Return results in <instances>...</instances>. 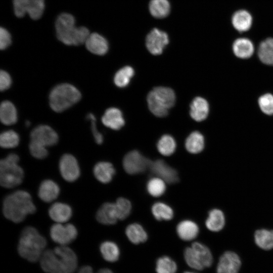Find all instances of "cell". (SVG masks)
Instances as JSON below:
<instances>
[{"label": "cell", "instance_id": "obj_1", "mask_svg": "<svg viewBox=\"0 0 273 273\" xmlns=\"http://www.w3.org/2000/svg\"><path fill=\"white\" fill-rule=\"evenodd\" d=\"M39 260L41 268L47 273H74L78 264L74 251L63 245L44 250Z\"/></svg>", "mask_w": 273, "mask_h": 273}, {"label": "cell", "instance_id": "obj_2", "mask_svg": "<svg viewBox=\"0 0 273 273\" xmlns=\"http://www.w3.org/2000/svg\"><path fill=\"white\" fill-rule=\"evenodd\" d=\"M2 210L7 219L15 223H20L28 215L34 213L36 208L28 192L18 190L5 198Z\"/></svg>", "mask_w": 273, "mask_h": 273}, {"label": "cell", "instance_id": "obj_3", "mask_svg": "<svg viewBox=\"0 0 273 273\" xmlns=\"http://www.w3.org/2000/svg\"><path fill=\"white\" fill-rule=\"evenodd\" d=\"M55 29L59 40L68 46L85 43L90 34L87 28L76 27L74 17L66 13L58 16L55 22Z\"/></svg>", "mask_w": 273, "mask_h": 273}, {"label": "cell", "instance_id": "obj_4", "mask_svg": "<svg viewBox=\"0 0 273 273\" xmlns=\"http://www.w3.org/2000/svg\"><path fill=\"white\" fill-rule=\"evenodd\" d=\"M46 238L33 226H27L22 231L18 245V252L23 258L34 262L40 260L47 246Z\"/></svg>", "mask_w": 273, "mask_h": 273}, {"label": "cell", "instance_id": "obj_5", "mask_svg": "<svg viewBox=\"0 0 273 273\" xmlns=\"http://www.w3.org/2000/svg\"><path fill=\"white\" fill-rule=\"evenodd\" d=\"M81 97L80 92L74 86L69 83H61L51 91L50 105L54 111L61 112L77 103Z\"/></svg>", "mask_w": 273, "mask_h": 273}, {"label": "cell", "instance_id": "obj_6", "mask_svg": "<svg viewBox=\"0 0 273 273\" xmlns=\"http://www.w3.org/2000/svg\"><path fill=\"white\" fill-rule=\"evenodd\" d=\"M19 157L11 153L0 161V184L7 189L13 188L23 181L24 173L18 164Z\"/></svg>", "mask_w": 273, "mask_h": 273}, {"label": "cell", "instance_id": "obj_7", "mask_svg": "<svg viewBox=\"0 0 273 273\" xmlns=\"http://www.w3.org/2000/svg\"><path fill=\"white\" fill-rule=\"evenodd\" d=\"M175 96L173 90L166 87L153 88L148 95L147 102L151 112L159 117L166 116L174 104Z\"/></svg>", "mask_w": 273, "mask_h": 273}, {"label": "cell", "instance_id": "obj_8", "mask_svg": "<svg viewBox=\"0 0 273 273\" xmlns=\"http://www.w3.org/2000/svg\"><path fill=\"white\" fill-rule=\"evenodd\" d=\"M14 12L19 18L28 14L33 20L39 19L44 10V0H13Z\"/></svg>", "mask_w": 273, "mask_h": 273}, {"label": "cell", "instance_id": "obj_9", "mask_svg": "<svg viewBox=\"0 0 273 273\" xmlns=\"http://www.w3.org/2000/svg\"><path fill=\"white\" fill-rule=\"evenodd\" d=\"M152 161L139 151H131L125 155L123 159V167L130 174H135L149 169Z\"/></svg>", "mask_w": 273, "mask_h": 273}, {"label": "cell", "instance_id": "obj_10", "mask_svg": "<svg viewBox=\"0 0 273 273\" xmlns=\"http://www.w3.org/2000/svg\"><path fill=\"white\" fill-rule=\"evenodd\" d=\"M50 234L54 242L66 246L77 238L78 232L76 227L71 223H56L51 227Z\"/></svg>", "mask_w": 273, "mask_h": 273}, {"label": "cell", "instance_id": "obj_11", "mask_svg": "<svg viewBox=\"0 0 273 273\" xmlns=\"http://www.w3.org/2000/svg\"><path fill=\"white\" fill-rule=\"evenodd\" d=\"M59 168L61 175L67 181H75L80 176V170L77 160L70 154H65L62 156Z\"/></svg>", "mask_w": 273, "mask_h": 273}, {"label": "cell", "instance_id": "obj_12", "mask_svg": "<svg viewBox=\"0 0 273 273\" xmlns=\"http://www.w3.org/2000/svg\"><path fill=\"white\" fill-rule=\"evenodd\" d=\"M168 42L167 33L157 28L152 29L146 39V47L150 53L154 55L162 54Z\"/></svg>", "mask_w": 273, "mask_h": 273}, {"label": "cell", "instance_id": "obj_13", "mask_svg": "<svg viewBox=\"0 0 273 273\" xmlns=\"http://www.w3.org/2000/svg\"><path fill=\"white\" fill-rule=\"evenodd\" d=\"M30 139L47 147L55 145L58 142L59 137L57 132L50 126L40 125L32 130Z\"/></svg>", "mask_w": 273, "mask_h": 273}, {"label": "cell", "instance_id": "obj_14", "mask_svg": "<svg viewBox=\"0 0 273 273\" xmlns=\"http://www.w3.org/2000/svg\"><path fill=\"white\" fill-rule=\"evenodd\" d=\"M241 261L237 254L228 251L220 257L216 267V273H238Z\"/></svg>", "mask_w": 273, "mask_h": 273}, {"label": "cell", "instance_id": "obj_15", "mask_svg": "<svg viewBox=\"0 0 273 273\" xmlns=\"http://www.w3.org/2000/svg\"><path fill=\"white\" fill-rule=\"evenodd\" d=\"M151 172L168 184H174L178 181L177 172L162 160L152 161L150 167Z\"/></svg>", "mask_w": 273, "mask_h": 273}, {"label": "cell", "instance_id": "obj_16", "mask_svg": "<svg viewBox=\"0 0 273 273\" xmlns=\"http://www.w3.org/2000/svg\"><path fill=\"white\" fill-rule=\"evenodd\" d=\"M231 23L234 29L238 32H247L252 27L253 18L249 11L241 9L235 11L232 14Z\"/></svg>", "mask_w": 273, "mask_h": 273}, {"label": "cell", "instance_id": "obj_17", "mask_svg": "<svg viewBox=\"0 0 273 273\" xmlns=\"http://www.w3.org/2000/svg\"><path fill=\"white\" fill-rule=\"evenodd\" d=\"M96 217L99 222L103 224L116 223L118 218L115 204L111 202L103 204L98 210Z\"/></svg>", "mask_w": 273, "mask_h": 273}, {"label": "cell", "instance_id": "obj_18", "mask_svg": "<svg viewBox=\"0 0 273 273\" xmlns=\"http://www.w3.org/2000/svg\"><path fill=\"white\" fill-rule=\"evenodd\" d=\"M50 218L56 223H63L68 221L72 215L71 207L67 204L56 202L49 209Z\"/></svg>", "mask_w": 273, "mask_h": 273}, {"label": "cell", "instance_id": "obj_19", "mask_svg": "<svg viewBox=\"0 0 273 273\" xmlns=\"http://www.w3.org/2000/svg\"><path fill=\"white\" fill-rule=\"evenodd\" d=\"M85 44L86 49L92 53L97 55H104L109 49L108 42L106 39L97 33L89 34Z\"/></svg>", "mask_w": 273, "mask_h": 273}, {"label": "cell", "instance_id": "obj_20", "mask_svg": "<svg viewBox=\"0 0 273 273\" xmlns=\"http://www.w3.org/2000/svg\"><path fill=\"white\" fill-rule=\"evenodd\" d=\"M60 189L58 185L51 179H45L40 184L38 196L42 201L49 203L58 197Z\"/></svg>", "mask_w": 273, "mask_h": 273}, {"label": "cell", "instance_id": "obj_21", "mask_svg": "<svg viewBox=\"0 0 273 273\" xmlns=\"http://www.w3.org/2000/svg\"><path fill=\"white\" fill-rule=\"evenodd\" d=\"M232 50L237 57L246 59L253 55L254 46L250 39L247 37H239L233 41Z\"/></svg>", "mask_w": 273, "mask_h": 273}, {"label": "cell", "instance_id": "obj_22", "mask_svg": "<svg viewBox=\"0 0 273 273\" xmlns=\"http://www.w3.org/2000/svg\"><path fill=\"white\" fill-rule=\"evenodd\" d=\"M102 121L105 126L114 130L120 129L125 124L121 111L113 107L106 110Z\"/></svg>", "mask_w": 273, "mask_h": 273}, {"label": "cell", "instance_id": "obj_23", "mask_svg": "<svg viewBox=\"0 0 273 273\" xmlns=\"http://www.w3.org/2000/svg\"><path fill=\"white\" fill-rule=\"evenodd\" d=\"M93 173L96 178L100 183H110L114 174L115 169L113 165L109 162L101 161L96 164L93 168Z\"/></svg>", "mask_w": 273, "mask_h": 273}, {"label": "cell", "instance_id": "obj_24", "mask_svg": "<svg viewBox=\"0 0 273 273\" xmlns=\"http://www.w3.org/2000/svg\"><path fill=\"white\" fill-rule=\"evenodd\" d=\"M209 104L204 98L196 97L190 105V114L191 117L196 121L205 120L209 113Z\"/></svg>", "mask_w": 273, "mask_h": 273}, {"label": "cell", "instance_id": "obj_25", "mask_svg": "<svg viewBox=\"0 0 273 273\" xmlns=\"http://www.w3.org/2000/svg\"><path fill=\"white\" fill-rule=\"evenodd\" d=\"M176 232L178 237L181 240L191 241L198 236L199 227L195 222L191 220H185L178 224Z\"/></svg>", "mask_w": 273, "mask_h": 273}, {"label": "cell", "instance_id": "obj_26", "mask_svg": "<svg viewBox=\"0 0 273 273\" xmlns=\"http://www.w3.org/2000/svg\"><path fill=\"white\" fill-rule=\"evenodd\" d=\"M225 223V216L221 210L213 209L209 212L205 225L209 231L214 232H219L222 230Z\"/></svg>", "mask_w": 273, "mask_h": 273}, {"label": "cell", "instance_id": "obj_27", "mask_svg": "<svg viewBox=\"0 0 273 273\" xmlns=\"http://www.w3.org/2000/svg\"><path fill=\"white\" fill-rule=\"evenodd\" d=\"M257 55L262 63L273 66V37H267L260 42Z\"/></svg>", "mask_w": 273, "mask_h": 273}, {"label": "cell", "instance_id": "obj_28", "mask_svg": "<svg viewBox=\"0 0 273 273\" xmlns=\"http://www.w3.org/2000/svg\"><path fill=\"white\" fill-rule=\"evenodd\" d=\"M0 119L5 125L15 124L17 121V113L13 104L9 101H3L0 106Z\"/></svg>", "mask_w": 273, "mask_h": 273}, {"label": "cell", "instance_id": "obj_29", "mask_svg": "<svg viewBox=\"0 0 273 273\" xmlns=\"http://www.w3.org/2000/svg\"><path fill=\"white\" fill-rule=\"evenodd\" d=\"M254 241L258 247L265 250L273 248V230L265 229L257 230L254 233Z\"/></svg>", "mask_w": 273, "mask_h": 273}, {"label": "cell", "instance_id": "obj_30", "mask_svg": "<svg viewBox=\"0 0 273 273\" xmlns=\"http://www.w3.org/2000/svg\"><path fill=\"white\" fill-rule=\"evenodd\" d=\"M125 233L128 240L133 244H139L145 242L148 239V235L143 226L134 223L127 226Z\"/></svg>", "mask_w": 273, "mask_h": 273}, {"label": "cell", "instance_id": "obj_31", "mask_svg": "<svg viewBox=\"0 0 273 273\" xmlns=\"http://www.w3.org/2000/svg\"><path fill=\"white\" fill-rule=\"evenodd\" d=\"M191 247L204 268L209 267L212 265V255L206 246L199 242H194L192 244Z\"/></svg>", "mask_w": 273, "mask_h": 273}, {"label": "cell", "instance_id": "obj_32", "mask_svg": "<svg viewBox=\"0 0 273 273\" xmlns=\"http://www.w3.org/2000/svg\"><path fill=\"white\" fill-rule=\"evenodd\" d=\"M187 150L192 154L201 152L204 147V138L198 131L192 132L187 138L185 142Z\"/></svg>", "mask_w": 273, "mask_h": 273}, {"label": "cell", "instance_id": "obj_33", "mask_svg": "<svg viewBox=\"0 0 273 273\" xmlns=\"http://www.w3.org/2000/svg\"><path fill=\"white\" fill-rule=\"evenodd\" d=\"M149 8L151 14L159 19L167 17L170 11V5L168 0H151Z\"/></svg>", "mask_w": 273, "mask_h": 273}, {"label": "cell", "instance_id": "obj_34", "mask_svg": "<svg viewBox=\"0 0 273 273\" xmlns=\"http://www.w3.org/2000/svg\"><path fill=\"white\" fill-rule=\"evenodd\" d=\"M100 251L103 258L110 262L116 261L120 255L118 246L112 241H107L101 243Z\"/></svg>", "mask_w": 273, "mask_h": 273}, {"label": "cell", "instance_id": "obj_35", "mask_svg": "<svg viewBox=\"0 0 273 273\" xmlns=\"http://www.w3.org/2000/svg\"><path fill=\"white\" fill-rule=\"evenodd\" d=\"M152 212L155 218L158 220H169L173 216L172 208L162 202H157L152 207Z\"/></svg>", "mask_w": 273, "mask_h": 273}, {"label": "cell", "instance_id": "obj_36", "mask_svg": "<svg viewBox=\"0 0 273 273\" xmlns=\"http://www.w3.org/2000/svg\"><path fill=\"white\" fill-rule=\"evenodd\" d=\"M157 147L161 154L168 156L174 152L176 149V143L171 135L165 134L158 141Z\"/></svg>", "mask_w": 273, "mask_h": 273}, {"label": "cell", "instance_id": "obj_37", "mask_svg": "<svg viewBox=\"0 0 273 273\" xmlns=\"http://www.w3.org/2000/svg\"><path fill=\"white\" fill-rule=\"evenodd\" d=\"M134 73L133 69L130 66H125L121 68L114 76V81L115 85L119 87H125L129 84Z\"/></svg>", "mask_w": 273, "mask_h": 273}, {"label": "cell", "instance_id": "obj_38", "mask_svg": "<svg viewBox=\"0 0 273 273\" xmlns=\"http://www.w3.org/2000/svg\"><path fill=\"white\" fill-rule=\"evenodd\" d=\"M177 268L175 262L168 256H162L156 262L157 273H175Z\"/></svg>", "mask_w": 273, "mask_h": 273}, {"label": "cell", "instance_id": "obj_39", "mask_svg": "<svg viewBox=\"0 0 273 273\" xmlns=\"http://www.w3.org/2000/svg\"><path fill=\"white\" fill-rule=\"evenodd\" d=\"M20 138L18 134L13 130L3 132L0 135V145L5 149L16 147L19 143Z\"/></svg>", "mask_w": 273, "mask_h": 273}, {"label": "cell", "instance_id": "obj_40", "mask_svg": "<svg viewBox=\"0 0 273 273\" xmlns=\"http://www.w3.org/2000/svg\"><path fill=\"white\" fill-rule=\"evenodd\" d=\"M165 182L159 177H153L150 179L147 185L148 193L153 197L161 196L166 189Z\"/></svg>", "mask_w": 273, "mask_h": 273}, {"label": "cell", "instance_id": "obj_41", "mask_svg": "<svg viewBox=\"0 0 273 273\" xmlns=\"http://www.w3.org/2000/svg\"><path fill=\"white\" fill-rule=\"evenodd\" d=\"M115 204L118 219L123 220L127 217L131 209L130 202L126 198L120 197L117 199Z\"/></svg>", "mask_w": 273, "mask_h": 273}, {"label": "cell", "instance_id": "obj_42", "mask_svg": "<svg viewBox=\"0 0 273 273\" xmlns=\"http://www.w3.org/2000/svg\"><path fill=\"white\" fill-rule=\"evenodd\" d=\"M258 105L263 113L268 115H273V95L265 94L258 99Z\"/></svg>", "mask_w": 273, "mask_h": 273}, {"label": "cell", "instance_id": "obj_43", "mask_svg": "<svg viewBox=\"0 0 273 273\" xmlns=\"http://www.w3.org/2000/svg\"><path fill=\"white\" fill-rule=\"evenodd\" d=\"M184 256L186 263L191 268L197 270H202L204 268L191 247L185 249Z\"/></svg>", "mask_w": 273, "mask_h": 273}, {"label": "cell", "instance_id": "obj_44", "mask_svg": "<svg viewBox=\"0 0 273 273\" xmlns=\"http://www.w3.org/2000/svg\"><path fill=\"white\" fill-rule=\"evenodd\" d=\"M29 149L31 155L36 159H43L48 155L47 147L36 142L31 141Z\"/></svg>", "mask_w": 273, "mask_h": 273}, {"label": "cell", "instance_id": "obj_45", "mask_svg": "<svg viewBox=\"0 0 273 273\" xmlns=\"http://www.w3.org/2000/svg\"><path fill=\"white\" fill-rule=\"evenodd\" d=\"M87 118L91 121V128L95 140L97 144L101 145L103 142L102 134L98 130L96 125V118L92 113L88 114Z\"/></svg>", "mask_w": 273, "mask_h": 273}, {"label": "cell", "instance_id": "obj_46", "mask_svg": "<svg viewBox=\"0 0 273 273\" xmlns=\"http://www.w3.org/2000/svg\"><path fill=\"white\" fill-rule=\"evenodd\" d=\"M11 36L9 31L5 28L0 29V48L1 50L7 49L11 43Z\"/></svg>", "mask_w": 273, "mask_h": 273}, {"label": "cell", "instance_id": "obj_47", "mask_svg": "<svg viewBox=\"0 0 273 273\" xmlns=\"http://www.w3.org/2000/svg\"><path fill=\"white\" fill-rule=\"evenodd\" d=\"M12 84V79L8 73L4 70L0 72V89L4 91L8 89Z\"/></svg>", "mask_w": 273, "mask_h": 273}, {"label": "cell", "instance_id": "obj_48", "mask_svg": "<svg viewBox=\"0 0 273 273\" xmlns=\"http://www.w3.org/2000/svg\"><path fill=\"white\" fill-rule=\"evenodd\" d=\"M78 273H94L92 267L89 265L82 266L78 270Z\"/></svg>", "mask_w": 273, "mask_h": 273}, {"label": "cell", "instance_id": "obj_49", "mask_svg": "<svg viewBox=\"0 0 273 273\" xmlns=\"http://www.w3.org/2000/svg\"><path fill=\"white\" fill-rule=\"evenodd\" d=\"M97 273H113L112 270L107 268H103L98 271Z\"/></svg>", "mask_w": 273, "mask_h": 273}, {"label": "cell", "instance_id": "obj_50", "mask_svg": "<svg viewBox=\"0 0 273 273\" xmlns=\"http://www.w3.org/2000/svg\"><path fill=\"white\" fill-rule=\"evenodd\" d=\"M26 124L27 126H29V121H27V122H26Z\"/></svg>", "mask_w": 273, "mask_h": 273}, {"label": "cell", "instance_id": "obj_51", "mask_svg": "<svg viewBox=\"0 0 273 273\" xmlns=\"http://www.w3.org/2000/svg\"><path fill=\"white\" fill-rule=\"evenodd\" d=\"M184 273H195V272H190V271H185V272H184Z\"/></svg>", "mask_w": 273, "mask_h": 273}]
</instances>
